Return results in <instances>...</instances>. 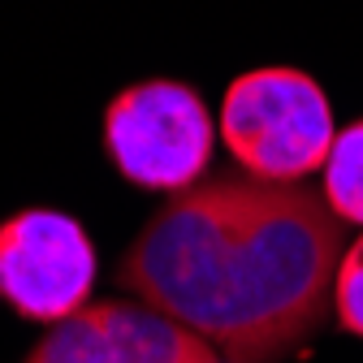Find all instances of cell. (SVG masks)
I'll return each mask as SVG.
<instances>
[{"label": "cell", "instance_id": "1", "mask_svg": "<svg viewBox=\"0 0 363 363\" xmlns=\"http://www.w3.org/2000/svg\"><path fill=\"white\" fill-rule=\"evenodd\" d=\"M342 251L346 220L307 182L220 173L169 195L113 281L225 363H277L329 320Z\"/></svg>", "mask_w": 363, "mask_h": 363}, {"label": "cell", "instance_id": "2", "mask_svg": "<svg viewBox=\"0 0 363 363\" xmlns=\"http://www.w3.org/2000/svg\"><path fill=\"white\" fill-rule=\"evenodd\" d=\"M216 134L242 173L259 182H307L337 139L325 86L294 65H259L225 86Z\"/></svg>", "mask_w": 363, "mask_h": 363}, {"label": "cell", "instance_id": "3", "mask_svg": "<svg viewBox=\"0 0 363 363\" xmlns=\"http://www.w3.org/2000/svg\"><path fill=\"white\" fill-rule=\"evenodd\" d=\"M216 125L203 96L186 82H134L104 108V156L139 191L177 195L208 177Z\"/></svg>", "mask_w": 363, "mask_h": 363}, {"label": "cell", "instance_id": "4", "mask_svg": "<svg viewBox=\"0 0 363 363\" xmlns=\"http://www.w3.org/2000/svg\"><path fill=\"white\" fill-rule=\"evenodd\" d=\"M96 242L57 208H22L0 220V303L35 325H61L91 303Z\"/></svg>", "mask_w": 363, "mask_h": 363}, {"label": "cell", "instance_id": "5", "mask_svg": "<svg viewBox=\"0 0 363 363\" xmlns=\"http://www.w3.org/2000/svg\"><path fill=\"white\" fill-rule=\"evenodd\" d=\"M26 363H225L199 333L139 298H100L48 325Z\"/></svg>", "mask_w": 363, "mask_h": 363}, {"label": "cell", "instance_id": "6", "mask_svg": "<svg viewBox=\"0 0 363 363\" xmlns=\"http://www.w3.org/2000/svg\"><path fill=\"white\" fill-rule=\"evenodd\" d=\"M320 195L346 225L363 230V117L337 130L329 160L320 169Z\"/></svg>", "mask_w": 363, "mask_h": 363}, {"label": "cell", "instance_id": "7", "mask_svg": "<svg viewBox=\"0 0 363 363\" xmlns=\"http://www.w3.org/2000/svg\"><path fill=\"white\" fill-rule=\"evenodd\" d=\"M333 320L337 329L363 337V234L346 242L333 277Z\"/></svg>", "mask_w": 363, "mask_h": 363}]
</instances>
